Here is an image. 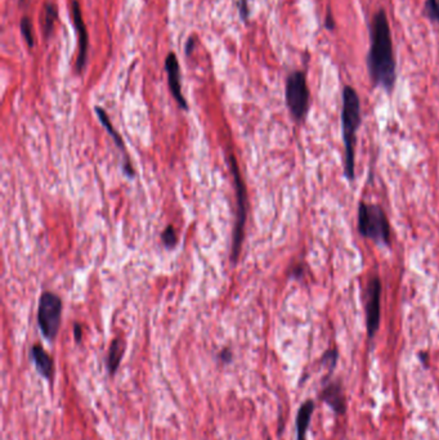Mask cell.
Here are the masks:
<instances>
[{
  "label": "cell",
  "mask_w": 439,
  "mask_h": 440,
  "mask_svg": "<svg viewBox=\"0 0 439 440\" xmlns=\"http://www.w3.org/2000/svg\"><path fill=\"white\" fill-rule=\"evenodd\" d=\"M338 357V349H330L328 351H325L323 356L321 358V362H322L325 366L328 367L330 375L334 372V369H335V367H337Z\"/></svg>",
  "instance_id": "ac0fdd59"
},
{
  "label": "cell",
  "mask_w": 439,
  "mask_h": 440,
  "mask_svg": "<svg viewBox=\"0 0 439 440\" xmlns=\"http://www.w3.org/2000/svg\"><path fill=\"white\" fill-rule=\"evenodd\" d=\"M320 401L326 404L337 417L347 413V394L341 380H332L321 390Z\"/></svg>",
  "instance_id": "ba28073f"
},
{
  "label": "cell",
  "mask_w": 439,
  "mask_h": 440,
  "mask_svg": "<svg viewBox=\"0 0 439 440\" xmlns=\"http://www.w3.org/2000/svg\"><path fill=\"white\" fill-rule=\"evenodd\" d=\"M73 336H75V341L76 342H80L82 339V327L80 324H75L73 326Z\"/></svg>",
  "instance_id": "cb8c5ba5"
},
{
  "label": "cell",
  "mask_w": 439,
  "mask_h": 440,
  "mask_svg": "<svg viewBox=\"0 0 439 440\" xmlns=\"http://www.w3.org/2000/svg\"><path fill=\"white\" fill-rule=\"evenodd\" d=\"M165 71L168 73V84H169L170 92L173 94L174 100L182 110H188V104L182 93L179 61L175 53H169L165 58Z\"/></svg>",
  "instance_id": "30bf717a"
},
{
  "label": "cell",
  "mask_w": 439,
  "mask_h": 440,
  "mask_svg": "<svg viewBox=\"0 0 439 440\" xmlns=\"http://www.w3.org/2000/svg\"><path fill=\"white\" fill-rule=\"evenodd\" d=\"M361 121V101L357 91L346 85L341 94V133L344 142V175L349 182L356 178V145Z\"/></svg>",
  "instance_id": "7a4b0ae2"
},
{
  "label": "cell",
  "mask_w": 439,
  "mask_h": 440,
  "mask_svg": "<svg viewBox=\"0 0 439 440\" xmlns=\"http://www.w3.org/2000/svg\"><path fill=\"white\" fill-rule=\"evenodd\" d=\"M424 13L433 24L439 25V0H425Z\"/></svg>",
  "instance_id": "e0dca14e"
},
{
  "label": "cell",
  "mask_w": 439,
  "mask_h": 440,
  "mask_svg": "<svg viewBox=\"0 0 439 440\" xmlns=\"http://www.w3.org/2000/svg\"><path fill=\"white\" fill-rule=\"evenodd\" d=\"M366 64L373 85L385 92H393L397 82V64L391 25L384 10H377L370 24V49Z\"/></svg>",
  "instance_id": "6da1fadb"
},
{
  "label": "cell",
  "mask_w": 439,
  "mask_h": 440,
  "mask_svg": "<svg viewBox=\"0 0 439 440\" xmlns=\"http://www.w3.org/2000/svg\"><path fill=\"white\" fill-rule=\"evenodd\" d=\"M19 1H24V0H19Z\"/></svg>",
  "instance_id": "484cf974"
},
{
  "label": "cell",
  "mask_w": 439,
  "mask_h": 440,
  "mask_svg": "<svg viewBox=\"0 0 439 440\" xmlns=\"http://www.w3.org/2000/svg\"><path fill=\"white\" fill-rule=\"evenodd\" d=\"M62 300L53 293H44L40 296L37 309V323L46 340H55L61 327Z\"/></svg>",
  "instance_id": "5b68a950"
},
{
  "label": "cell",
  "mask_w": 439,
  "mask_h": 440,
  "mask_svg": "<svg viewBox=\"0 0 439 440\" xmlns=\"http://www.w3.org/2000/svg\"><path fill=\"white\" fill-rule=\"evenodd\" d=\"M161 239H163V244H164L165 248H173L177 245V233L172 226H169L166 230L163 232L161 235Z\"/></svg>",
  "instance_id": "d6986e66"
},
{
  "label": "cell",
  "mask_w": 439,
  "mask_h": 440,
  "mask_svg": "<svg viewBox=\"0 0 439 440\" xmlns=\"http://www.w3.org/2000/svg\"><path fill=\"white\" fill-rule=\"evenodd\" d=\"M19 30H21V35L25 39L26 44L30 49H33L35 46V37H34V26H33V21L28 16L22 17L19 22Z\"/></svg>",
  "instance_id": "2e32d148"
},
{
  "label": "cell",
  "mask_w": 439,
  "mask_h": 440,
  "mask_svg": "<svg viewBox=\"0 0 439 440\" xmlns=\"http://www.w3.org/2000/svg\"><path fill=\"white\" fill-rule=\"evenodd\" d=\"M58 19V10L53 3L46 4L44 12H43V34L46 39H49L53 33L55 22Z\"/></svg>",
  "instance_id": "5bb4252c"
},
{
  "label": "cell",
  "mask_w": 439,
  "mask_h": 440,
  "mask_svg": "<svg viewBox=\"0 0 439 440\" xmlns=\"http://www.w3.org/2000/svg\"><path fill=\"white\" fill-rule=\"evenodd\" d=\"M382 281L379 275L371 277L366 287V303H365V312H366V331L368 339L375 338L379 327H380V318H382Z\"/></svg>",
  "instance_id": "52a82bcc"
},
{
  "label": "cell",
  "mask_w": 439,
  "mask_h": 440,
  "mask_svg": "<svg viewBox=\"0 0 439 440\" xmlns=\"http://www.w3.org/2000/svg\"><path fill=\"white\" fill-rule=\"evenodd\" d=\"M238 7L240 19H242V21L247 24V21H249V16H250L247 0H238Z\"/></svg>",
  "instance_id": "ffe728a7"
},
{
  "label": "cell",
  "mask_w": 439,
  "mask_h": 440,
  "mask_svg": "<svg viewBox=\"0 0 439 440\" xmlns=\"http://www.w3.org/2000/svg\"><path fill=\"white\" fill-rule=\"evenodd\" d=\"M220 358L223 363H231L233 354H232V351L229 349H223L220 354Z\"/></svg>",
  "instance_id": "603a6c76"
},
{
  "label": "cell",
  "mask_w": 439,
  "mask_h": 440,
  "mask_svg": "<svg viewBox=\"0 0 439 440\" xmlns=\"http://www.w3.org/2000/svg\"><path fill=\"white\" fill-rule=\"evenodd\" d=\"M325 28H328L329 31H334V28H335V19H334L332 12L330 8H328L326 16H325Z\"/></svg>",
  "instance_id": "44dd1931"
},
{
  "label": "cell",
  "mask_w": 439,
  "mask_h": 440,
  "mask_svg": "<svg viewBox=\"0 0 439 440\" xmlns=\"http://www.w3.org/2000/svg\"><path fill=\"white\" fill-rule=\"evenodd\" d=\"M96 112H97V116H98V119L101 121L102 125L106 128L107 133H109L111 137H112L114 142L116 143V146L119 147L120 149H121L123 152H125V145H124V142H123L121 137H120L119 134H118V131H116L115 129L112 128L110 119H109V116H107L106 111L97 106V107H96Z\"/></svg>",
  "instance_id": "9a60e30c"
},
{
  "label": "cell",
  "mask_w": 439,
  "mask_h": 440,
  "mask_svg": "<svg viewBox=\"0 0 439 440\" xmlns=\"http://www.w3.org/2000/svg\"><path fill=\"white\" fill-rule=\"evenodd\" d=\"M125 351V345L124 341L121 339H115L111 342L110 350H109V356H107V369L110 376H115L118 369H119L121 359Z\"/></svg>",
  "instance_id": "4fadbf2b"
},
{
  "label": "cell",
  "mask_w": 439,
  "mask_h": 440,
  "mask_svg": "<svg viewBox=\"0 0 439 440\" xmlns=\"http://www.w3.org/2000/svg\"><path fill=\"white\" fill-rule=\"evenodd\" d=\"M310 88L303 71H293L286 79L285 101L293 119L302 122L310 110Z\"/></svg>",
  "instance_id": "277c9868"
},
{
  "label": "cell",
  "mask_w": 439,
  "mask_h": 440,
  "mask_svg": "<svg viewBox=\"0 0 439 440\" xmlns=\"http://www.w3.org/2000/svg\"><path fill=\"white\" fill-rule=\"evenodd\" d=\"M229 164H231V172L233 175V181L236 185V196H238V219H236V227L233 233V248H232V260L238 262L240 250L244 239V228H245V220H247V190L245 184L240 174L238 164L233 155L229 156Z\"/></svg>",
  "instance_id": "8992f818"
},
{
  "label": "cell",
  "mask_w": 439,
  "mask_h": 440,
  "mask_svg": "<svg viewBox=\"0 0 439 440\" xmlns=\"http://www.w3.org/2000/svg\"><path fill=\"white\" fill-rule=\"evenodd\" d=\"M31 360L37 367V371L40 376L44 377L49 383H53L55 378V360L46 353L40 345H34L30 351Z\"/></svg>",
  "instance_id": "8fae6325"
},
{
  "label": "cell",
  "mask_w": 439,
  "mask_h": 440,
  "mask_svg": "<svg viewBox=\"0 0 439 440\" xmlns=\"http://www.w3.org/2000/svg\"><path fill=\"white\" fill-rule=\"evenodd\" d=\"M358 232L364 239L389 248L392 244V230L388 217L382 206L359 202L358 205Z\"/></svg>",
  "instance_id": "3957f363"
},
{
  "label": "cell",
  "mask_w": 439,
  "mask_h": 440,
  "mask_svg": "<svg viewBox=\"0 0 439 440\" xmlns=\"http://www.w3.org/2000/svg\"><path fill=\"white\" fill-rule=\"evenodd\" d=\"M73 26L76 28L78 39H79V53L75 62V71L76 73H82L87 64L89 37H88V30L85 26V22L82 19V8L78 0H73Z\"/></svg>",
  "instance_id": "9c48e42d"
},
{
  "label": "cell",
  "mask_w": 439,
  "mask_h": 440,
  "mask_svg": "<svg viewBox=\"0 0 439 440\" xmlns=\"http://www.w3.org/2000/svg\"><path fill=\"white\" fill-rule=\"evenodd\" d=\"M316 410V403L313 399H307L299 407L296 417H295V430H296V440H307V434L311 426L312 416Z\"/></svg>",
  "instance_id": "7c38bea8"
},
{
  "label": "cell",
  "mask_w": 439,
  "mask_h": 440,
  "mask_svg": "<svg viewBox=\"0 0 439 440\" xmlns=\"http://www.w3.org/2000/svg\"><path fill=\"white\" fill-rule=\"evenodd\" d=\"M195 46H196V40H195V37H188V40L186 42V46H184V52H186V55H192L193 51H195Z\"/></svg>",
  "instance_id": "7402d4cb"
},
{
  "label": "cell",
  "mask_w": 439,
  "mask_h": 440,
  "mask_svg": "<svg viewBox=\"0 0 439 440\" xmlns=\"http://www.w3.org/2000/svg\"><path fill=\"white\" fill-rule=\"evenodd\" d=\"M419 358H420V362L422 363V366L425 368L429 367V354L427 351H421L419 353Z\"/></svg>",
  "instance_id": "d4e9b609"
}]
</instances>
